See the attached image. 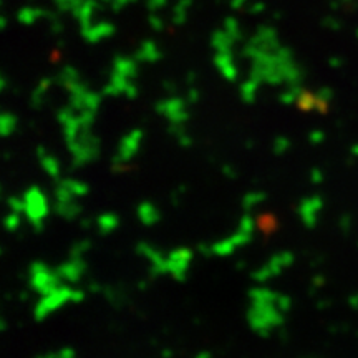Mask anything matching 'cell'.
<instances>
[{
    "mask_svg": "<svg viewBox=\"0 0 358 358\" xmlns=\"http://www.w3.org/2000/svg\"><path fill=\"white\" fill-rule=\"evenodd\" d=\"M57 358H77V357H75L73 350H70V348H64Z\"/></svg>",
    "mask_w": 358,
    "mask_h": 358,
    "instance_id": "obj_1",
    "label": "cell"
}]
</instances>
